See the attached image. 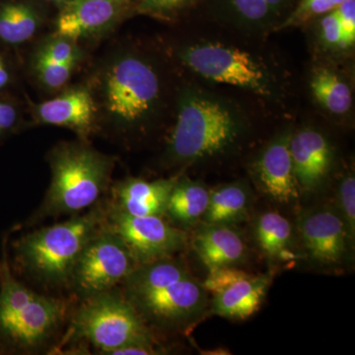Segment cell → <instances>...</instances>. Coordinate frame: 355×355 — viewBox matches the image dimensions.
<instances>
[{
    "mask_svg": "<svg viewBox=\"0 0 355 355\" xmlns=\"http://www.w3.org/2000/svg\"><path fill=\"white\" fill-rule=\"evenodd\" d=\"M76 302L71 295L40 293L16 279L4 245L0 266V354L55 352Z\"/></svg>",
    "mask_w": 355,
    "mask_h": 355,
    "instance_id": "1",
    "label": "cell"
},
{
    "mask_svg": "<svg viewBox=\"0 0 355 355\" xmlns=\"http://www.w3.org/2000/svg\"><path fill=\"white\" fill-rule=\"evenodd\" d=\"M120 288L153 330L165 333L187 330L209 304L202 282L175 256L137 266Z\"/></svg>",
    "mask_w": 355,
    "mask_h": 355,
    "instance_id": "2",
    "label": "cell"
},
{
    "mask_svg": "<svg viewBox=\"0 0 355 355\" xmlns=\"http://www.w3.org/2000/svg\"><path fill=\"white\" fill-rule=\"evenodd\" d=\"M106 200L67 220L26 233L13 243L16 265L46 291H67L79 254L101 229Z\"/></svg>",
    "mask_w": 355,
    "mask_h": 355,
    "instance_id": "3",
    "label": "cell"
},
{
    "mask_svg": "<svg viewBox=\"0 0 355 355\" xmlns=\"http://www.w3.org/2000/svg\"><path fill=\"white\" fill-rule=\"evenodd\" d=\"M168 142V161L193 164L217 157L238 144L245 132L241 114L225 100L198 88H184Z\"/></svg>",
    "mask_w": 355,
    "mask_h": 355,
    "instance_id": "4",
    "label": "cell"
},
{
    "mask_svg": "<svg viewBox=\"0 0 355 355\" xmlns=\"http://www.w3.org/2000/svg\"><path fill=\"white\" fill-rule=\"evenodd\" d=\"M51 181L29 226L46 218L83 214L104 200L111 188L114 160L88 144H62L49 154Z\"/></svg>",
    "mask_w": 355,
    "mask_h": 355,
    "instance_id": "5",
    "label": "cell"
},
{
    "mask_svg": "<svg viewBox=\"0 0 355 355\" xmlns=\"http://www.w3.org/2000/svg\"><path fill=\"white\" fill-rule=\"evenodd\" d=\"M67 327L55 350L74 345V350L81 354L90 345L96 354L114 355L116 350L132 345L161 347L153 329L120 287L77 301Z\"/></svg>",
    "mask_w": 355,
    "mask_h": 355,
    "instance_id": "6",
    "label": "cell"
},
{
    "mask_svg": "<svg viewBox=\"0 0 355 355\" xmlns=\"http://www.w3.org/2000/svg\"><path fill=\"white\" fill-rule=\"evenodd\" d=\"M103 99L109 118L127 132L144 130L157 113L162 83L146 58L128 55L114 60L103 79Z\"/></svg>",
    "mask_w": 355,
    "mask_h": 355,
    "instance_id": "7",
    "label": "cell"
},
{
    "mask_svg": "<svg viewBox=\"0 0 355 355\" xmlns=\"http://www.w3.org/2000/svg\"><path fill=\"white\" fill-rule=\"evenodd\" d=\"M180 58L191 71L212 83L246 89L261 97H273L277 92V80L270 67L242 49L200 42L184 48Z\"/></svg>",
    "mask_w": 355,
    "mask_h": 355,
    "instance_id": "8",
    "label": "cell"
},
{
    "mask_svg": "<svg viewBox=\"0 0 355 355\" xmlns=\"http://www.w3.org/2000/svg\"><path fill=\"white\" fill-rule=\"evenodd\" d=\"M137 266L125 243L103 223L79 254L67 291L78 301L118 288Z\"/></svg>",
    "mask_w": 355,
    "mask_h": 355,
    "instance_id": "9",
    "label": "cell"
},
{
    "mask_svg": "<svg viewBox=\"0 0 355 355\" xmlns=\"http://www.w3.org/2000/svg\"><path fill=\"white\" fill-rule=\"evenodd\" d=\"M104 226L120 237L137 266L176 256L186 249L188 236L164 216H135L110 207Z\"/></svg>",
    "mask_w": 355,
    "mask_h": 355,
    "instance_id": "10",
    "label": "cell"
},
{
    "mask_svg": "<svg viewBox=\"0 0 355 355\" xmlns=\"http://www.w3.org/2000/svg\"><path fill=\"white\" fill-rule=\"evenodd\" d=\"M272 277L250 275L235 266L209 270L202 282L211 294V311L217 316L231 320H246L260 310Z\"/></svg>",
    "mask_w": 355,
    "mask_h": 355,
    "instance_id": "11",
    "label": "cell"
},
{
    "mask_svg": "<svg viewBox=\"0 0 355 355\" xmlns=\"http://www.w3.org/2000/svg\"><path fill=\"white\" fill-rule=\"evenodd\" d=\"M298 227L313 260L336 265L345 258L352 240L338 211L320 209L306 212L299 219Z\"/></svg>",
    "mask_w": 355,
    "mask_h": 355,
    "instance_id": "12",
    "label": "cell"
},
{
    "mask_svg": "<svg viewBox=\"0 0 355 355\" xmlns=\"http://www.w3.org/2000/svg\"><path fill=\"white\" fill-rule=\"evenodd\" d=\"M291 135L286 132L275 137L263 149L254 166V176L261 191L280 203L295 200L300 193L289 147Z\"/></svg>",
    "mask_w": 355,
    "mask_h": 355,
    "instance_id": "13",
    "label": "cell"
},
{
    "mask_svg": "<svg viewBox=\"0 0 355 355\" xmlns=\"http://www.w3.org/2000/svg\"><path fill=\"white\" fill-rule=\"evenodd\" d=\"M178 178L146 181L125 178L112 184L110 207L135 216H164L168 200Z\"/></svg>",
    "mask_w": 355,
    "mask_h": 355,
    "instance_id": "14",
    "label": "cell"
},
{
    "mask_svg": "<svg viewBox=\"0 0 355 355\" xmlns=\"http://www.w3.org/2000/svg\"><path fill=\"white\" fill-rule=\"evenodd\" d=\"M121 0H69L57 21L55 36L77 41L113 26L121 10Z\"/></svg>",
    "mask_w": 355,
    "mask_h": 355,
    "instance_id": "15",
    "label": "cell"
},
{
    "mask_svg": "<svg viewBox=\"0 0 355 355\" xmlns=\"http://www.w3.org/2000/svg\"><path fill=\"white\" fill-rule=\"evenodd\" d=\"M289 147L300 190L313 191L321 186L333 161L330 142L323 133L313 128L292 133Z\"/></svg>",
    "mask_w": 355,
    "mask_h": 355,
    "instance_id": "16",
    "label": "cell"
},
{
    "mask_svg": "<svg viewBox=\"0 0 355 355\" xmlns=\"http://www.w3.org/2000/svg\"><path fill=\"white\" fill-rule=\"evenodd\" d=\"M96 105L92 95L85 88H76L62 93L37 107L41 123L73 130L86 141L94 130Z\"/></svg>",
    "mask_w": 355,
    "mask_h": 355,
    "instance_id": "17",
    "label": "cell"
},
{
    "mask_svg": "<svg viewBox=\"0 0 355 355\" xmlns=\"http://www.w3.org/2000/svg\"><path fill=\"white\" fill-rule=\"evenodd\" d=\"M193 246L209 272L225 266H235L241 263L246 253L241 236L225 224L207 223L198 228Z\"/></svg>",
    "mask_w": 355,
    "mask_h": 355,
    "instance_id": "18",
    "label": "cell"
},
{
    "mask_svg": "<svg viewBox=\"0 0 355 355\" xmlns=\"http://www.w3.org/2000/svg\"><path fill=\"white\" fill-rule=\"evenodd\" d=\"M209 193L200 182L191 181L188 178H178L170 193L165 216L169 217L170 220L176 224L175 226L193 225L205 216Z\"/></svg>",
    "mask_w": 355,
    "mask_h": 355,
    "instance_id": "19",
    "label": "cell"
},
{
    "mask_svg": "<svg viewBox=\"0 0 355 355\" xmlns=\"http://www.w3.org/2000/svg\"><path fill=\"white\" fill-rule=\"evenodd\" d=\"M249 203V191L245 184H223L210 191L209 205L203 217L207 223L229 225L244 218Z\"/></svg>",
    "mask_w": 355,
    "mask_h": 355,
    "instance_id": "20",
    "label": "cell"
},
{
    "mask_svg": "<svg viewBox=\"0 0 355 355\" xmlns=\"http://www.w3.org/2000/svg\"><path fill=\"white\" fill-rule=\"evenodd\" d=\"M256 238L261 251L275 260L294 258L291 252V224L279 212L261 214L256 223Z\"/></svg>",
    "mask_w": 355,
    "mask_h": 355,
    "instance_id": "21",
    "label": "cell"
},
{
    "mask_svg": "<svg viewBox=\"0 0 355 355\" xmlns=\"http://www.w3.org/2000/svg\"><path fill=\"white\" fill-rule=\"evenodd\" d=\"M311 90L317 101L331 113L343 114L352 108V90L333 70L318 69L311 79Z\"/></svg>",
    "mask_w": 355,
    "mask_h": 355,
    "instance_id": "22",
    "label": "cell"
},
{
    "mask_svg": "<svg viewBox=\"0 0 355 355\" xmlns=\"http://www.w3.org/2000/svg\"><path fill=\"white\" fill-rule=\"evenodd\" d=\"M39 18L34 9L23 3H9L0 11V39L21 44L34 36Z\"/></svg>",
    "mask_w": 355,
    "mask_h": 355,
    "instance_id": "23",
    "label": "cell"
},
{
    "mask_svg": "<svg viewBox=\"0 0 355 355\" xmlns=\"http://www.w3.org/2000/svg\"><path fill=\"white\" fill-rule=\"evenodd\" d=\"M35 58L49 60V62H60V64H64V62L78 64L81 53L76 42L64 37L55 36L44 42L40 46Z\"/></svg>",
    "mask_w": 355,
    "mask_h": 355,
    "instance_id": "24",
    "label": "cell"
},
{
    "mask_svg": "<svg viewBox=\"0 0 355 355\" xmlns=\"http://www.w3.org/2000/svg\"><path fill=\"white\" fill-rule=\"evenodd\" d=\"M76 62H49L42 58H34V70L39 81L49 89L62 88L69 81Z\"/></svg>",
    "mask_w": 355,
    "mask_h": 355,
    "instance_id": "25",
    "label": "cell"
},
{
    "mask_svg": "<svg viewBox=\"0 0 355 355\" xmlns=\"http://www.w3.org/2000/svg\"><path fill=\"white\" fill-rule=\"evenodd\" d=\"M338 207L350 240L354 241L355 236V179L352 174L343 178L338 187Z\"/></svg>",
    "mask_w": 355,
    "mask_h": 355,
    "instance_id": "26",
    "label": "cell"
},
{
    "mask_svg": "<svg viewBox=\"0 0 355 355\" xmlns=\"http://www.w3.org/2000/svg\"><path fill=\"white\" fill-rule=\"evenodd\" d=\"M336 7L334 0H300L298 6L284 20L282 26L288 27L304 23L306 21L323 16Z\"/></svg>",
    "mask_w": 355,
    "mask_h": 355,
    "instance_id": "27",
    "label": "cell"
},
{
    "mask_svg": "<svg viewBox=\"0 0 355 355\" xmlns=\"http://www.w3.org/2000/svg\"><path fill=\"white\" fill-rule=\"evenodd\" d=\"M193 1V0H139V11L159 19L170 20Z\"/></svg>",
    "mask_w": 355,
    "mask_h": 355,
    "instance_id": "28",
    "label": "cell"
},
{
    "mask_svg": "<svg viewBox=\"0 0 355 355\" xmlns=\"http://www.w3.org/2000/svg\"><path fill=\"white\" fill-rule=\"evenodd\" d=\"M342 31L345 49L354 46L355 42V0H347L335 8Z\"/></svg>",
    "mask_w": 355,
    "mask_h": 355,
    "instance_id": "29",
    "label": "cell"
},
{
    "mask_svg": "<svg viewBox=\"0 0 355 355\" xmlns=\"http://www.w3.org/2000/svg\"><path fill=\"white\" fill-rule=\"evenodd\" d=\"M321 36L324 44L331 49H345L343 43L342 31L335 9L324 14L321 20Z\"/></svg>",
    "mask_w": 355,
    "mask_h": 355,
    "instance_id": "30",
    "label": "cell"
},
{
    "mask_svg": "<svg viewBox=\"0 0 355 355\" xmlns=\"http://www.w3.org/2000/svg\"><path fill=\"white\" fill-rule=\"evenodd\" d=\"M17 120V112L7 103L0 102V135L10 130Z\"/></svg>",
    "mask_w": 355,
    "mask_h": 355,
    "instance_id": "31",
    "label": "cell"
},
{
    "mask_svg": "<svg viewBox=\"0 0 355 355\" xmlns=\"http://www.w3.org/2000/svg\"><path fill=\"white\" fill-rule=\"evenodd\" d=\"M263 1L268 4L270 10L275 14V18L279 20L280 16H282L284 10H286V7L291 3V0H263Z\"/></svg>",
    "mask_w": 355,
    "mask_h": 355,
    "instance_id": "32",
    "label": "cell"
},
{
    "mask_svg": "<svg viewBox=\"0 0 355 355\" xmlns=\"http://www.w3.org/2000/svg\"><path fill=\"white\" fill-rule=\"evenodd\" d=\"M9 80L8 70H7L3 60L0 57V89L3 88Z\"/></svg>",
    "mask_w": 355,
    "mask_h": 355,
    "instance_id": "33",
    "label": "cell"
},
{
    "mask_svg": "<svg viewBox=\"0 0 355 355\" xmlns=\"http://www.w3.org/2000/svg\"><path fill=\"white\" fill-rule=\"evenodd\" d=\"M51 1L58 2V3H65V2L69 1V0H51Z\"/></svg>",
    "mask_w": 355,
    "mask_h": 355,
    "instance_id": "34",
    "label": "cell"
},
{
    "mask_svg": "<svg viewBox=\"0 0 355 355\" xmlns=\"http://www.w3.org/2000/svg\"><path fill=\"white\" fill-rule=\"evenodd\" d=\"M345 1H347V0H334V2H335L336 6Z\"/></svg>",
    "mask_w": 355,
    "mask_h": 355,
    "instance_id": "35",
    "label": "cell"
},
{
    "mask_svg": "<svg viewBox=\"0 0 355 355\" xmlns=\"http://www.w3.org/2000/svg\"><path fill=\"white\" fill-rule=\"evenodd\" d=\"M121 1L127 2V1H130V0H121Z\"/></svg>",
    "mask_w": 355,
    "mask_h": 355,
    "instance_id": "36",
    "label": "cell"
},
{
    "mask_svg": "<svg viewBox=\"0 0 355 355\" xmlns=\"http://www.w3.org/2000/svg\"><path fill=\"white\" fill-rule=\"evenodd\" d=\"M0 266H1V261H0Z\"/></svg>",
    "mask_w": 355,
    "mask_h": 355,
    "instance_id": "37",
    "label": "cell"
}]
</instances>
